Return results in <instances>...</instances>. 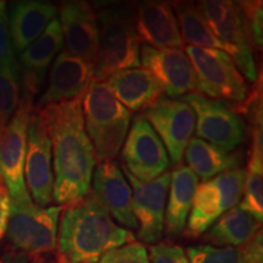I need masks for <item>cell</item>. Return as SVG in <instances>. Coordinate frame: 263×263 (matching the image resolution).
Wrapping results in <instances>:
<instances>
[{
	"label": "cell",
	"instance_id": "cell-16",
	"mask_svg": "<svg viewBox=\"0 0 263 263\" xmlns=\"http://www.w3.org/2000/svg\"><path fill=\"white\" fill-rule=\"evenodd\" d=\"M60 27L65 51L93 64L99 43V21L87 2H68L60 9Z\"/></svg>",
	"mask_w": 263,
	"mask_h": 263
},
{
	"label": "cell",
	"instance_id": "cell-20",
	"mask_svg": "<svg viewBox=\"0 0 263 263\" xmlns=\"http://www.w3.org/2000/svg\"><path fill=\"white\" fill-rule=\"evenodd\" d=\"M134 25L139 43L156 49H182L184 42L172 5L146 2L138 6Z\"/></svg>",
	"mask_w": 263,
	"mask_h": 263
},
{
	"label": "cell",
	"instance_id": "cell-4",
	"mask_svg": "<svg viewBox=\"0 0 263 263\" xmlns=\"http://www.w3.org/2000/svg\"><path fill=\"white\" fill-rule=\"evenodd\" d=\"M99 43L93 80L104 82L115 72L140 66V43L134 15L121 6H107L98 14Z\"/></svg>",
	"mask_w": 263,
	"mask_h": 263
},
{
	"label": "cell",
	"instance_id": "cell-18",
	"mask_svg": "<svg viewBox=\"0 0 263 263\" xmlns=\"http://www.w3.org/2000/svg\"><path fill=\"white\" fill-rule=\"evenodd\" d=\"M64 47L59 18H54L45 31L20 55L21 93L34 99L44 83L48 67Z\"/></svg>",
	"mask_w": 263,
	"mask_h": 263
},
{
	"label": "cell",
	"instance_id": "cell-15",
	"mask_svg": "<svg viewBox=\"0 0 263 263\" xmlns=\"http://www.w3.org/2000/svg\"><path fill=\"white\" fill-rule=\"evenodd\" d=\"M140 55L143 68L156 78L167 97L176 99L196 94L195 71L182 49H156L143 44Z\"/></svg>",
	"mask_w": 263,
	"mask_h": 263
},
{
	"label": "cell",
	"instance_id": "cell-37",
	"mask_svg": "<svg viewBox=\"0 0 263 263\" xmlns=\"http://www.w3.org/2000/svg\"><path fill=\"white\" fill-rule=\"evenodd\" d=\"M28 263H57V259H49V258H45L44 256H43V257L31 258Z\"/></svg>",
	"mask_w": 263,
	"mask_h": 263
},
{
	"label": "cell",
	"instance_id": "cell-23",
	"mask_svg": "<svg viewBox=\"0 0 263 263\" xmlns=\"http://www.w3.org/2000/svg\"><path fill=\"white\" fill-rule=\"evenodd\" d=\"M197 185L199 178L188 166L179 164L171 174V190L163 226L168 235H180L185 229Z\"/></svg>",
	"mask_w": 263,
	"mask_h": 263
},
{
	"label": "cell",
	"instance_id": "cell-35",
	"mask_svg": "<svg viewBox=\"0 0 263 263\" xmlns=\"http://www.w3.org/2000/svg\"><path fill=\"white\" fill-rule=\"evenodd\" d=\"M10 212H11V199L4 183L0 182V240L4 239L6 235Z\"/></svg>",
	"mask_w": 263,
	"mask_h": 263
},
{
	"label": "cell",
	"instance_id": "cell-10",
	"mask_svg": "<svg viewBox=\"0 0 263 263\" xmlns=\"http://www.w3.org/2000/svg\"><path fill=\"white\" fill-rule=\"evenodd\" d=\"M195 114L196 138L226 151H233L246 139L242 118L224 101L213 100L200 94L182 98Z\"/></svg>",
	"mask_w": 263,
	"mask_h": 263
},
{
	"label": "cell",
	"instance_id": "cell-29",
	"mask_svg": "<svg viewBox=\"0 0 263 263\" xmlns=\"http://www.w3.org/2000/svg\"><path fill=\"white\" fill-rule=\"evenodd\" d=\"M189 263H241L240 248L194 245L186 250Z\"/></svg>",
	"mask_w": 263,
	"mask_h": 263
},
{
	"label": "cell",
	"instance_id": "cell-34",
	"mask_svg": "<svg viewBox=\"0 0 263 263\" xmlns=\"http://www.w3.org/2000/svg\"><path fill=\"white\" fill-rule=\"evenodd\" d=\"M241 263H263V235L259 229L245 245L240 246Z\"/></svg>",
	"mask_w": 263,
	"mask_h": 263
},
{
	"label": "cell",
	"instance_id": "cell-28",
	"mask_svg": "<svg viewBox=\"0 0 263 263\" xmlns=\"http://www.w3.org/2000/svg\"><path fill=\"white\" fill-rule=\"evenodd\" d=\"M20 93V67L0 66V133L17 108Z\"/></svg>",
	"mask_w": 263,
	"mask_h": 263
},
{
	"label": "cell",
	"instance_id": "cell-30",
	"mask_svg": "<svg viewBox=\"0 0 263 263\" xmlns=\"http://www.w3.org/2000/svg\"><path fill=\"white\" fill-rule=\"evenodd\" d=\"M240 9H241L242 15H244L246 27L249 31L250 42L252 47L257 50H262L263 47V16H262V5L263 3L259 0L255 2H239Z\"/></svg>",
	"mask_w": 263,
	"mask_h": 263
},
{
	"label": "cell",
	"instance_id": "cell-25",
	"mask_svg": "<svg viewBox=\"0 0 263 263\" xmlns=\"http://www.w3.org/2000/svg\"><path fill=\"white\" fill-rule=\"evenodd\" d=\"M261 224L238 205L227 211L207 230L203 240L216 248H240L258 232Z\"/></svg>",
	"mask_w": 263,
	"mask_h": 263
},
{
	"label": "cell",
	"instance_id": "cell-1",
	"mask_svg": "<svg viewBox=\"0 0 263 263\" xmlns=\"http://www.w3.org/2000/svg\"><path fill=\"white\" fill-rule=\"evenodd\" d=\"M82 100L64 101L34 110L42 117L54 154V195L59 206L78 201L90 192L97 164L84 128Z\"/></svg>",
	"mask_w": 263,
	"mask_h": 263
},
{
	"label": "cell",
	"instance_id": "cell-19",
	"mask_svg": "<svg viewBox=\"0 0 263 263\" xmlns=\"http://www.w3.org/2000/svg\"><path fill=\"white\" fill-rule=\"evenodd\" d=\"M91 193L118 223L128 229L138 230V223L132 211V189L117 162L99 163L94 171Z\"/></svg>",
	"mask_w": 263,
	"mask_h": 263
},
{
	"label": "cell",
	"instance_id": "cell-3",
	"mask_svg": "<svg viewBox=\"0 0 263 263\" xmlns=\"http://www.w3.org/2000/svg\"><path fill=\"white\" fill-rule=\"evenodd\" d=\"M84 128L100 162L114 161L122 149L130 128V111L127 110L104 82L93 80L82 100Z\"/></svg>",
	"mask_w": 263,
	"mask_h": 263
},
{
	"label": "cell",
	"instance_id": "cell-11",
	"mask_svg": "<svg viewBox=\"0 0 263 263\" xmlns=\"http://www.w3.org/2000/svg\"><path fill=\"white\" fill-rule=\"evenodd\" d=\"M143 117L162 141L170 163L179 166L195 130V114L185 101L161 98L143 110Z\"/></svg>",
	"mask_w": 263,
	"mask_h": 263
},
{
	"label": "cell",
	"instance_id": "cell-8",
	"mask_svg": "<svg viewBox=\"0 0 263 263\" xmlns=\"http://www.w3.org/2000/svg\"><path fill=\"white\" fill-rule=\"evenodd\" d=\"M185 54L196 74V94L200 93L202 97L206 95L213 100L234 101L239 104L248 100L250 90L245 78L228 54L216 49L192 45H186Z\"/></svg>",
	"mask_w": 263,
	"mask_h": 263
},
{
	"label": "cell",
	"instance_id": "cell-36",
	"mask_svg": "<svg viewBox=\"0 0 263 263\" xmlns=\"http://www.w3.org/2000/svg\"><path fill=\"white\" fill-rule=\"evenodd\" d=\"M29 259L31 257L26 255L25 252L11 250V251H8L3 255V257L0 258V263H28Z\"/></svg>",
	"mask_w": 263,
	"mask_h": 263
},
{
	"label": "cell",
	"instance_id": "cell-14",
	"mask_svg": "<svg viewBox=\"0 0 263 263\" xmlns=\"http://www.w3.org/2000/svg\"><path fill=\"white\" fill-rule=\"evenodd\" d=\"M122 170L133 188L132 211L138 223V239L145 244H155L163 233L164 206L171 184V173L164 172L150 182H140L124 167Z\"/></svg>",
	"mask_w": 263,
	"mask_h": 263
},
{
	"label": "cell",
	"instance_id": "cell-27",
	"mask_svg": "<svg viewBox=\"0 0 263 263\" xmlns=\"http://www.w3.org/2000/svg\"><path fill=\"white\" fill-rule=\"evenodd\" d=\"M263 153L251 150L248 171L245 173L244 199L239 207L251 215L256 221L263 219Z\"/></svg>",
	"mask_w": 263,
	"mask_h": 263
},
{
	"label": "cell",
	"instance_id": "cell-17",
	"mask_svg": "<svg viewBox=\"0 0 263 263\" xmlns=\"http://www.w3.org/2000/svg\"><path fill=\"white\" fill-rule=\"evenodd\" d=\"M93 81V64L61 51L55 59L50 71L47 90L35 105V110L51 104L74 100L85 95Z\"/></svg>",
	"mask_w": 263,
	"mask_h": 263
},
{
	"label": "cell",
	"instance_id": "cell-13",
	"mask_svg": "<svg viewBox=\"0 0 263 263\" xmlns=\"http://www.w3.org/2000/svg\"><path fill=\"white\" fill-rule=\"evenodd\" d=\"M51 141L42 117L33 110L27 132L25 159V182L35 205L45 207L52 201L54 173L51 164Z\"/></svg>",
	"mask_w": 263,
	"mask_h": 263
},
{
	"label": "cell",
	"instance_id": "cell-12",
	"mask_svg": "<svg viewBox=\"0 0 263 263\" xmlns=\"http://www.w3.org/2000/svg\"><path fill=\"white\" fill-rule=\"evenodd\" d=\"M124 168L140 182H150L167 172L170 159L162 141L143 116L134 118L122 149Z\"/></svg>",
	"mask_w": 263,
	"mask_h": 263
},
{
	"label": "cell",
	"instance_id": "cell-24",
	"mask_svg": "<svg viewBox=\"0 0 263 263\" xmlns=\"http://www.w3.org/2000/svg\"><path fill=\"white\" fill-rule=\"evenodd\" d=\"M184 153L189 168L203 182L226 171L238 168L242 160L241 154L229 153L196 137L189 140Z\"/></svg>",
	"mask_w": 263,
	"mask_h": 263
},
{
	"label": "cell",
	"instance_id": "cell-22",
	"mask_svg": "<svg viewBox=\"0 0 263 263\" xmlns=\"http://www.w3.org/2000/svg\"><path fill=\"white\" fill-rule=\"evenodd\" d=\"M58 9L48 2H15L8 12L9 32L14 50L22 52L57 18Z\"/></svg>",
	"mask_w": 263,
	"mask_h": 263
},
{
	"label": "cell",
	"instance_id": "cell-32",
	"mask_svg": "<svg viewBox=\"0 0 263 263\" xmlns=\"http://www.w3.org/2000/svg\"><path fill=\"white\" fill-rule=\"evenodd\" d=\"M0 66L20 67L16 61L15 50L9 32L8 6L2 0H0Z\"/></svg>",
	"mask_w": 263,
	"mask_h": 263
},
{
	"label": "cell",
	"instance_id": "cell-21",
	"mask_svg": "<svg viewBox=\"0 0 263 263\" xmlns=\"http://www.w3.org/2000/svg\"><path fill=\"white\" fill-rule=\"evenodd\" d=\"M104 83L127 110H145L163 98V90L159 82L143 67L115 72Z\"/></svg>",
	"mask_w": 263,
	"mask_h": 263
},
{
	"label": "cell",
	"instance_id": "cell-6",
	"mask_svg": "<svg viewBox=\"0 0 263 263\" xmlns=\"http://www.w3.org/2000/svg\"><path fill=\"white\" fill-rule=\"evenodd\" d=\"M246 170L226 171L197 185L184 235L196 239L205 234L227 211L238 206L244 193Z\"/></svg>",
	"mask_w": 263,
	"mask_h": 263
},
{
	"label": "cell",
	"instance_id": "cell-7",
	"mask_svg": "<svg viewBox=\"0 0 263 263\" xmlns=\"http://www.w3.org/2000/svg\"><path fill=\"white\" fill-rule=\"evenodd\" d=\"M33 110V98L20 93L17 108L0 133V179L15 202L32 201L25 182V159Z\"/></svg>",
	"mask_w": 263,
	"mask_h": 263
},
{
	"label": "cell",
	"instance_id": "cell-9",
	"mask_svg": "<svg viewBox=\"0 0 263 263\" xmlns=\"http://www.w3.org/2000/svg\"><path fill=\"white\" fill-rule=\"evenodd\" d=\"M207 26L216 38L239 51L236 68L251 83L257 81L252 45L244 15L238 3L228 0H206L197 5Z\"/></svg>",
	"mask_w": 263,
	"mask_h": 263
},
{
	"label": "cell",
	"instance_id": "cell-26",
	"mask_svg": "<svg viewBox=\"0 0 263 263\" xmlns=\"http://www.w3.org/2000/svg\"><path fill=\"white\" fill-rule=\"evenodd\" d=\"M174 9L184 43H189L192 47L224 51L234 64L238 61L239 51L215 37L197 6L189 3H179L174 6Z\"/></svg>",
	"mask_w": 263,
	"mask_h": 263
},
{
	"label": "cell",
	"instance_id": "cell-2",
	"mask_svg": "<svg viewBox=\"0 0 263 263\" xmlns=\"http://www.w3.org/2000/svg\"><path fill=\"white\" fill-rule=\"evenodd\" d=\"M133 240V233L118 226L89 192L62 210L57 263H97L111 250Z\"/></svg>",
	"mask_w": 263,
	"mask_h": 263
},
{
	"label": "cell",
	"instance_id": "cell-31",
	"mask_svg": "<svg viewBox=\"0 0 263 263\" xmlns=\"http://www.w3.org/2000/svg\"><path fill=\"white\" fill-rule=\"evenodd\" d=\"M97 263H150L145 246L140 242H129L105 254Z\"/></svg>",
	"mask_w": 263,
	"mask_h": 263
},
{
	"label": "cell",
	"instance_id": "cell-5",
	"mask_svg": "<svg viewBox=\"0 0 263 263\" xmlns=\"http://www.w3.org/2000/svg\"><path fill=\"white\" fill-rule=\"evenodd\" d=\"M62 206L41 207L33 201H11L6 230L10 244L31 258L50 255L57 250L59 218Z\"/></svg>",
	"mask_w": 263,
	"mask_h": 263
},
{
	"label": "cell",
	"instance_id": "cell-33",
	"mask_svg": "<svg viewBox=\"0 0 263 263\" xmlns=\"http://www.w3.org/2000/svg\"><path fill=\"white\" fill-rule=\"evenodd\" d=\"M151 263H189L185 250L168 241L154 244L150 248Z\"/></svg>",
	"mask_w": 263,
	"mask_h": 263
}]
</instances>
